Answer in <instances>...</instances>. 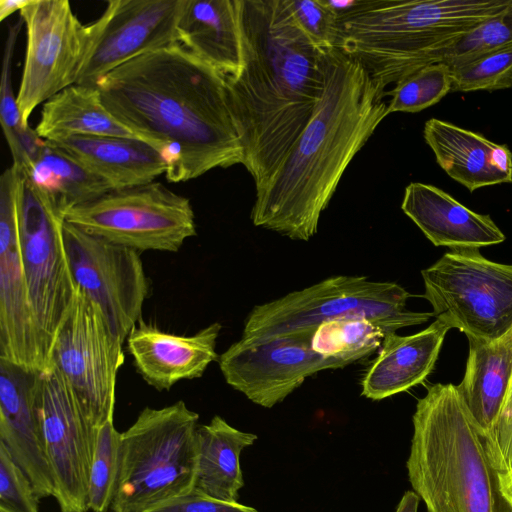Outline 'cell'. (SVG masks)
Masks as SVG:
<instances>
[{
    "label": "cell",
    "mask_w": 512,
    "mask_h": 512,
    "mask_svg": "<svg viewBox=\"0 0 512 512\" xmlns=\"http://www.w3.org/2000/svg\"><path fill=\"white\" fill-rule=\"evenodd\" d=\"M95 86L109 112L163 156L168 181L243 165L227 77L180 43L124 63Z\"/></svg>",
    "instance_id": "1"
},
{
    "label": "cell",
    "mask_w": 512,
    "mask_h": 512,
    "mask_svg": "<svg viewBox=\"0 0 512 512\" xmlns=\"http://www.w3.org/2000/svg\"><path fill=\"white\" fill-rule=\"evenodd\" d=\"M242 67L228 97L256 189L305 128L324 86L326 51L297 25L286 0H239Z\"/></svg>",
    "instance_id": "2"
},
{
    "label": "cell",
    "mask_w": 512,
    "mask_h": 512,
    "mask_svg": "<svg viewBox=\"0 0 512 512\" xmlns=\"http://www.w3.org/2000/svg\"><path fill=\"white\" fill-rule=\"evenodd\" d=\"M385 96L357 61L327 50L320 100L278 168L256 189L252 223L292 240L312 238L344 171L388 115Z\"/></svg>",
    "instance_id": "3"
},
{
    "label": "cell",
    "mask_w": 512,
    "mask_h": 512,
    "mask_svg": "<svg viewBox=\"0 0 512 512\" xmlns=\"http://www.w3.org/2000/svg\"><path fill=\"white\" fill-rule=\"evenodd\" d=\"M512 0H365L338 21L335 48L357 61L385 91L444 53Z\"/></svg>",
    "instance_id": "4"
},
{
    "label": "cell",
    "mask_w": 512,
    "mask_h": 512,
    "mask_svg": "<svg viewBox=\"0 0 512 512\" xmlns=\"http://www.w3.org/2000/svg\"><path fill=\"white\" fill-rule=\"evenodd\" d=\"M412 422L406 468L427 512H512L455 385H430Z\"/></svg>",
    "instance_id": "5"
},
{
    "label": "cell",
    "mask_w": 512,
    "mask_h": 512,
    "mask_svg": "<svg viewBox=\"0 0 512 512\" xmlns=\"http://www.w3.org/2000/svg\"><path fill=\"white\" fill-rule=\"evenodd\" d=\"M198 420L182 400L139 413L121 434L111 512H146L194 490Z\"/></svg>",
    "instance_id": "6"
},
{
    "label": "cell",
    "mask_w": 512,
    "mask_h": 512,
    "mask_svg": "<svg viewBox=\"0 0 512 512\" xmlns=\"http://www.w3.org/2000/svg\"><path fill=\"white\" fill-rule=\"evenodd\" d=\"M421 274L433 316L450 329L485 340L512 329V265L478 248L451 249Z\"/></svg>",
    "instance_id": "7"
},
{
    "label": "cell",
    "mask_w": 512,
    "mask_h": 512,
    "mask_svg": "<svg viewBox=\"0 0 512 512\" xmlns=\"http://www.w3.org/2000/svg\"><path fill=\"white\" fill-rule=\"evenodd\" d=\"M13 165L28 295L50 359L52 344L73 306L78 286L64 242L63 211L34 186L22 167Z\"/></svg>",
    "instance_id": "8"
},
{
    "label": "cell",
    "mask_w": 512,
    "mask_h": 512,
    "mask_svg": "<svg viewBox=\"0 0 512 512\" xmlns=\"http://www.w3.org/2000/svg\"><path fill=\"white\" fill-rule=\"evenodd\" d=\"M67 223L138 252H177L196 235L190 200L160 182L111 190L64 211Z\"/></svg>",
    "instance_id": "9"
},
{
    "label": "cell",
    "mask_w": 512,
    "mask_h": 512,
    "mask_svg": "<svg viewBox=\"0 0 512 512\" xmlns=\"http://www.w3.org/2000/svg\"><path fill=\"white\" fill-rule=\"evenodd\" d=\"M411 295L394 282L365 276L329 277L317 284L255 306L241 338L257 339L315 331L322 323L356 316L385 317L405 312Z\"/></svg>",
    "instance_id": "10"
},
{
    "label": "cell",
    "mask_w": 512,
    "mask_h": 512,
    "mask_svg": "<svg viewBox=\"0 0 512 512\" xmlns=\"http://www.w3.org/2000/svg\"><path fill=\"white\" fill-rule=\"evenodd\" d=\"M123 342L99 308L79 287L50 351L54 366L75 392L90 425L98 429L114 415Z\"/></svg>",
    "instance_id": "11"
},
{
    "label": "cell",
    "mask_w": 512,
    "mask_h": 512,
    "mask_svg": "<svg viewBox=\"0 0 512 512\" xmlns=\"http://www.w3.org/2000/svg\"><path fill=\"white\" fill-rule=\"evenodd\" d=\"M26 52L16 96L25 127L40 104L77 84L92 41L68 0H30L20 12Z\"/></svg>",
    "instance_id": "12"
},
{
    "label": "cell",
    "mask_w": 512,
    "mask_h": 512,
    "mask_svg": "<svg viewBox=\"0 0 512 512\" xmlns=\"http://www.w3.org/2000/svg\"><path fill=\"white\" fill-rule=\"evenodd\" d=\"M64 242L77 286L124 343L142 319L149 281L140 252L88 234L65 221Z\"/></svg>",
    "instance_id": "13"
},
{
    "label": "cell",
    "mask_w": 512,
    "mask_h": 512,
    "mask_svg": "<svg viewBox=\"0 0 512 512\" xmlns=\"http://www.w3.org/2000/svg\"><path fill=\"white\" fill-rule=\"evenodd\" d=\"M313 333L299 331L267 338H241L218 358L225 381L253 403L271 408L309 376L344 367L312 349Z\"/></svg>",
    "instance_id": "14"
},
{
    "label": "cell",
    "mask_w": 512,
    "mask_h": 512,
    "mask_svg": "<svg viewBox=\"0 0 512 512\" xmlns=\"http://www.w3.org/2000/svg\"><path fill=\"white\" fill-rule=\"evenodd\" d=\"M40 419L46 458L61 512H86L97 430L88 422L64 376L54 367L43 372Z\"/></svg>",
    "instance_id": "15"
},
{
    "label": "cell",
    "mask_w": 512,
    "mask_h": 512,
    "mask_svg": "<svg viewBox=\"0 0 512 512\" xmlns=\"http://www.w3.org/2000/svg\"><path fill=\"white\" fill-rule=\"evenodd\" d=\"M0 359L41 372L50 369L24 274L14 165L0 178Z\"/></svg>",
    "instance_id": "16"
},
{
    "label": "cell",
    "mask_w": 512,
    "mask_h": 512,
    "mask_svg": "<svg viewBox=\"0 0 512 512\" xmlns=\"http://www.w3.org/2000/svg\"><path fill=\"white\" fill-rule=\"evenodd\" d=\"M186 0H111L90 23L91 46L77 82L95 86L106 74L149 52L180 43L177 26Z\"/></svg>",
    "instance_id": "17"
},
{
    "label": "cell",
    "mask_w": 512,
    "mask_h": 512,
    "mask_svg": "<svg viewBox=\"0 0 512 512\" xmlns=\"http://www.w3.org/2000/svg\"><path fill=\"white\" fill-rule=\"evenodd\" d=\"M42 377L41 371L0 359V444L28 476L40 499L55 493L42 439Z\"/></svg>",
    "instance_id": "18"
},
{
    "label": "cell",
    "mask_w": 512,
    "mask_h": 512,
    "mask_svg": "<svg viewBox=\"0 0 512 512\" xmlns=\"http://www.w3.org/2000/svg\"><path fill=\"white\" fill-rule=\"evenodd\" d=\"M221 325L212 323L193 335L165 332L141 319L126 341L137 372L158 391L182 380L200 378L219 358L216 352Z\"/></svg>",
    "instance_id": "19"
},
{
    "label": "cell",
    "mask_w": 512,
    "mask_h": 512,
    "mask_svg": "<svg viewBox=\"0 0 512 512\" xmlns=\"http://www.w3.org/2000/svg\"><path fill=\"white\" fill-rule=\"evenodd\" d=\"M401 209L435 246L479 249L506 238L489 215L470 210L430 184L411 182Z\"/></svg>",
    "instance_id": "20"
},
{
    "label": "cell",
    "mask_w": 512,
    "mask_h": 512,
    "mask_svg": "<svg viewBox=\"0 0 512 512\" xmlns=\"http://www.w3.org/2000/svg\"><path fill=\"white\" fill-rule=\"evenodd\" d=\"M423 135L438 165L470 192L512 182V152L506 145L436 118L425 123Z\"/></svg>",
    "instance_id": "21"
},
{
    "label": "cell",
    "mask_w": 512,
    "mask_h": 512,
    "mask_svg": "<svg viewBox=\"0 0 512 512\" xmlns=\"http://www.w3.org/2000/svg\"><path fill=\"white\" fill-rule=\"evenodd\" d=\"M46 142L105 180L112 190L151 183L168 168L163 156L140 140L75 136Z\"/></svg>",
    "instance_id": "22"
},
{
    "label": "cell",
    "mask_w": 512,
    "mask_h": 512,
    "mask_svg": "<svg viewBox=\"0 0 512 512\" xmlns=\"http://www.w3.org/2000/svg\"><path fill=\"white\" fill-rule=\"evenodd\" d=\"M449 329L436 319L413 335H387L362 379L361 394L381 400L423 382L435 366Z\"/></svg>",
    "instance_id": "23"
},
{
    "label": "cell",
    "mask_w": 512,
    "mask_h": 512,
    "mask_svg": "<svg viewBox=\"0 0 512 512\" xmlns=\"http://www.w3.org/2000/svg\"><path fill=\"white\" fill-rule=\"evenodd\" d=\"M467 338L466 370L456 389L485 449L492 439L512 375V329L495 340Z\"/></svg>",
    "instance_id": "24"
},
{
    "label": "cell",
    "mask_w": 512,
    "mask_h": 512,
    "mask_svg": "<svg viewBox=\"0 0 512 512\" xmlns=\"http://www.w3.org/2000/svg\"><path fill=\"white\" fill-rule=\"evenodd\" d=\"M180 44L226 77L242 67L239 0H186Z\"/></svg>",
    "instance_id": "25"
},
{
    "label": "cell",
    "mask_w": 512,
    "mask_h": 512,
    "mask_svg": "<svg viewBox=\"0 0 512 512\" xmlns=\"http://www.w3.org/2000/svg\"><path fill=\"white\" fill-rule=\"evenodd\" d=\"M35 132L45 141L75 136H111L149 144L109 112L96 86L79 84L62 90L42 105Z\"/></svg>",
    "instance_id": "26"
},
{
    "label": "cell",
    "mask_w": 512,
    "mask_h": 512,
    "mask_svg": "<svg viewBox=\"0 0 512 512\" xmlns=\"http://www.w3.org/2000/svg\"><path fill=\"white\" fill-rule=\"evenodd\" d=\"M256 439L255 434L232 427L218 415L208 424L198 425L193 491L222 501L238 502L244 485L240 455Z\"/></svg>",
    "instance_id": "27"
},
{
    "label": "cell",
    "mask_w": 512,
    "mask_h": 512,
    "mask_svg": "<svg viewBox=\"0 0 512 512\" xmlns=\"http://www.w3.org/2000/svg\"><path fill=\"white\" fill-rule=\"evenodd\" d=\"M431 317H434L433 313L406 310L378 318L356 316L335 319L316 328L311 347L318 354L347 366L380 348L387 335L403 327L423 324Z\"/></svg>",
    "instance_id": "28"
},
{
    "label": "cell",
    "mask_w": 512,
    "mask_h": 512,
    "mask_svg": "<svg viewBox=\"0 0 512 512\" xmlns=\"http://www.w3.org/2000/svg\"><path fill=\"white\" fill-rule=\"evenodd\" d=\"M34 186L59 209L90 202L112 189L108 183L46 141L27 169Z\"/></svg>",
    "instance_id": "29"
},
{
    "label": "cell",
    "mask_w": 512,
    "mask_h": 512,
    "mask_svg": "<svg viewBox=\"0 0 512 512\" xmlns=\"http://www.w3.org/2000/svg\"><path fill=\"white\" fill-rule=\"evenodd\" d=\"M23 24L20 17L17 23L10 27L5 42L0 85V121L13 157V164L27 169L40 151L44 140L37 135L35 130L23 125L12 88L11 62L17 37Z\"/></svg>",
    "instance_id": "30"
},
{
    "label": "cell",
    "mask_w": 512,
    "mask_h": 512,
    "mask_svg": "<svg viewBox=\"0 0 512 512\" xmlns=\"http://www.w3.org/2000/svg\"><path fill=\"white\" fill-rule=\"evenodd\" d=\"M121 434L113 417L97 430L88 484V508L93 512L111 508L120 470Z\"/></svg>",
    "instance_id": "31"
},
{
    "label": "cell",
    "mask_w": 512,
    "mask_h": 512,
    "mask_svg": "<svg viewBox=\"0 0 512 512\" xmlns=\"http://www.w3.org/2000/svg\"><path fill=\"white\" fill-rule=\"evenodd\" d=\"M452 89L451 69L443 62L423 66L398 82L392 90L388 114L420 112L445 97Z\"/></svg>",
    "instance_id": "32"
},
{
    "label": "cell",
    "mask_w": 512,
    "mask_h": 512,
    "mask_svg": "<svg viewBox=\"0 0 512 512\" xmlns=\"http://www.w3.org/2000/svg\"><path fill=\"white\" fill-rule=\"evenodd\" d=\"M450 69L451 92L512 88V45Z\"/></svg>",
    "instance_id": "33"
},
{
    "label": "cell",
    "mask_w": 512,
    "mask_h": 512,
    "mask_svg": "<svg viewBox=\"0 0 512 512\" xmlns=\"http://www.w3.org/2000/svg\"><path fill=\"white\" fill-rule=\"evenodd\" d=\"M511 45L512 27L503 13L481 22L463 35L445 51L442 62L454 68Z\"/></svg>",
    "instance_id": "34"
},
{
    "label": "cell",
    "mask_w": 512,
    "mask_h": 512,
    "mask_svg": "<svg viewBox=\"0 0 512 512\" xmlns=\"http://www.w3.org/2000/svg\"><path fill=\"white\" fill-rule=\"evenodd\" d=\"M39 503L30 479L0 444V511L39 512Z\"/></svg>",
    "instance_id": "35"
},
{
    "label": "cell",
    "mask_w": 512,
    "mask_h": 512,
    "mask_svg": "<svg viewBox=\"0 0 512 512\" xmlns=\"http://www.w3.org/2000/svg\"><path fill=\"white\" fill-rule=\"evenodd\" d=\"M287 6L303 32L321 49L335 48L338 19L323 0H286Z\"/></svg>",
    "instance_id": "36"
},
{
    "label": "cell",
    "mask_w": 512,
    "mask_h": 512,
    "mask_svg": "<svg viewBox=\"0 0 512 512\" xmlns=\"http://www.w3.org/2000/svg\"><path fill=\"white\" fill-rule=\"evenodd\" d=\"M485 451L503 489L512 468V375L492 439Z\"/></svg>",
    "instance_id": "37"
},
{
    "label": "cell",
    "mask_w": 512,
    "mask_h": 512,
    "mask_svg": "<svg viewBox=\"0 0 512 512\" xmlns=\"http://www.w3.org/2000/svg\"><path fill=\"white\" fill-rule=\"evenodd\" d=\"M146 512H258L255 508L238 502H227L192 491Z\"/></svg>",
    "instance_id": "38"
},
{
    "label": "cell",
    "mask_w": 512,
    "mask_h": 512,
    "mask_svg": "<svg viewBox=\"0 0 512 512\" xmlns=\"http://www.w3.org/2000/svg\"><path fill=\"white\" fill-rule=\"evenodd\" d=\"M364 1L365 0H323L338 21L353 14L363 5Z\"/></svg>",
    "instance_id": "39"
},
{
    "label": "cell",
    "mask_w": 512,
    "mask_h": 512,
    "mask_svg": "<svg viewBox=\"0 0 512 512\" xmlns=\"http://www.w3.org/2000/svg\"><path fill=\"white\" fill-rule=\"evenodd\" d=\"M419 501V496L408 490L403 494L395 512H417Z\"/></svg>",
    "instance_id": "40"
},
{
    "label": "cell",
    "mask_w": 512,
    "mask_h": 512,
    "mask_svg": "<svg viewBox=\"0 0 512 512\" xmlns=\"http://www.w3.org/2000/svg\"><path fill=\"white\" fill-rule=\"evenodd\" d=\"M30 0H1L0 1V20L3 21L16 11H21L29 4Z\"/></svg>",
    "instance_id": "41"
},
{
    "label": "cell",
    "mask_w": 512,
    "mask_h": 512,
    "mask_svg": "<svg viewBox=\"0 0 512 512\" xmlns=\"http://www.w3.org/2000/svg\"><path fill=\"white\" fill-rule=\"evenodd\" d=\"M502 491H503L504 495L510 501H512V468H511V471H510V474H509V478H508L505 486L503 487Z\"/></svg>",
    "instance_id": "42"
},
{
    "label": "cell",
    "mask_w": 512,
    "mask_h": 512,
    "mask_svg": "<svg viewBox=\"0 0 512 512\" xmlns=\"http://www.w3.org/2000/svg\"><path fill=\"white\" fill-rule=\"evenodd\" d=\"M504 17L505 19L507 20V22L511 25L512 27V4L511 6L508 8V10L504 13Z\"/></svg>",
    "instance_id": "43"
},
{
    "label": "cell",
    "mask_w": 512,
    "mask_h": 512,
    "mask_svg": "<svg viewBox=\"0 0 512 512\" xmlns=\"http://www.w3.org/2000/svg\"><path fill=\"white\" fill-rule=\"evenodd\" d=\"M1 512V511H0Z\"/></svg>",
    "instance_id": "44"
}]
</instances>
